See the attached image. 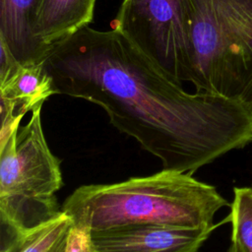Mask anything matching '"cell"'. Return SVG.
I'll return each instance as SVG.
<instances>
[{"mask_svg": "<svg viewBox=\"0 0 252 252\" xmlns=\"http://www.w3.org/2000/svg\"><path fill=\"white\" fill-rule=\"evenodd\" d=\"M43 65L57 94L101 107L163 169L193 174L252 142V107L187 92L115 28L81 29L55 44Z\"/></svg>", "mask_w": 252, "mask_h": 252, "instance_id": "cell-1", "label": "cell"}, {"mask_svg": "<svg viewBox=\"0 0 252 252\" xmlns=\"http://www.w3.org/2000/svg\"><path fill=\"white\" fill-rule=\"evenodd\" d=\"M229 206L213 185L193 174L162 169L126 180L76 188L61 210L74 225L89 232L128 224H166L206 227Z\"/></svg>", "mask_w": 252, "mask_h": 252, "instance_id": "cell-2", "label": "cell"}, {"mask_svg": "<svg viewBox=\"0 0 252 252\" xmlns=\"http://www.w3.org/2000/svg\"><path fill=\"white\" fill-rule=\"evenodd\" d=\"M197 92L252 107V0H187Z\"/></svg>", "mask_w": 252, "mask_h": 252, "instance_id": "cell-3", "label": "cell"}, {"mask_svg": "<svg viewBox=\"0 0 252 252\" xmlns=\"http://www.w3.org/2000/svg\"><path fill=\"white\" fill-rule=\"evenodd\" d=\"M41 108L0 140V223L20 233L39 227L62 212L56 197L64 184L61 160L47 144Z\"/></svg>", "mask_w": 252, "mask_h": 252, "instance_id": "cell-4", "label": "cell"}, {"mask_svg": "<svg viewBox=\"0 0 252 252\" xmlns=\"http://www.w3.org/2000/svg\"><path fill=\"white\" fill-rule=\"evenodd\" d=\"M179 83L191 82L193 45L187 0H123L111 23Z\"/></svg>", "mask_w": 252, "mask_h": 252, "instance_id": "cell-5", "label": "cell"}, {"mask_svg": "<svg viewBox=\"0 0 252 252\" xmlns=\"http://www.w3.org/2000/svg\"><path fill=\"white\" fill-rule=\"evenodd\" d=\"M57 94L43 62L21 63L0 39V140L21 126L24 116Z\"/></svg>", "mask_w": 252, "mask_h": 252, "instance_id": "cell-6", "label": "cell"}, {"mask_svg": "<svg viewBox=\"0 0 252 252\" xmlns=\"http://www.w3.org/2000/svg\"><path fill=\"white\" fill-rule=\"evenodd\" d=\"M224 220L206 227L128 224L90 232L93 252H199Z\"/></svg>", "mask_w": 252, "mask_h": 252, "instance_id": "cell-7", "label": "cell"}, {"mask_svg": "<svg viewBox=\"0 0 252 252\" xmlns=\"http://www.w3.org/2000/svg\"><path fill=\"white\" fill-rule=\"evenodd\" d=\"M94 6L95 0H39L34 36L45 52L89 26Z\"/></svg>", "mask_w": 252, "mask_h": 252, "instance_id": "cell-8", "label": "cell"}, {"mask_svg": "<svg viewBox=\"0 0 252 252\" xmlns=\"http://www.w3.org/2000/svg\"><path fill=\"white\" fill-rule=\"evenodd\" d=\"M39 0H0V39L23 64L43 62L47 53L34 36Z\"/></svg>", "mask_w": 252, "mask_h": 252, "instance_id": "cell-9", "label": "cell"}, {"mask_svg": "<svg viewBox=\"0 0 252 252\" xmlns=\"http://www.w3.org/2000/svg\"><path fill=\"white\" fill-rule=\"evenodd\" d=\"M73 226L72 219L64 212L25 233L1 226L0 252H66Z\"/></svg>", "mask_w": 252, "mask_h": 252, "instance_id": "cell-10", "label": "cell"}, {"mask_svg": "<svg viewBox=\"0 0 252 252\" xmlns=\"http://www.w3.org/2000/svg\"><path fill=\"white\" fill-rule=\"evenodd\" d=\"M229 206L223 220L231 225V243L237 252H252V186L234 187Z\"/></svg>", "mask_w": 252, "mask_h": 252, "instance_id": "cell-11", "label": "cell"}, {"mask_svg": "<svg viewBox=\"0 0 252 252\" xmlns=\"http://www.w3.org/2000/svg\"><path fill=\"white\" fill-rule=\"evenodd\" d=\"M226 252H237V251H236L234 245H233L232 243H230V245H229V247H228V249H227Z\"/></svg>", "mask_w": 252, "mask_h": 252, "instance_id": "cell-12", "label": "cell"}]
</instances>
